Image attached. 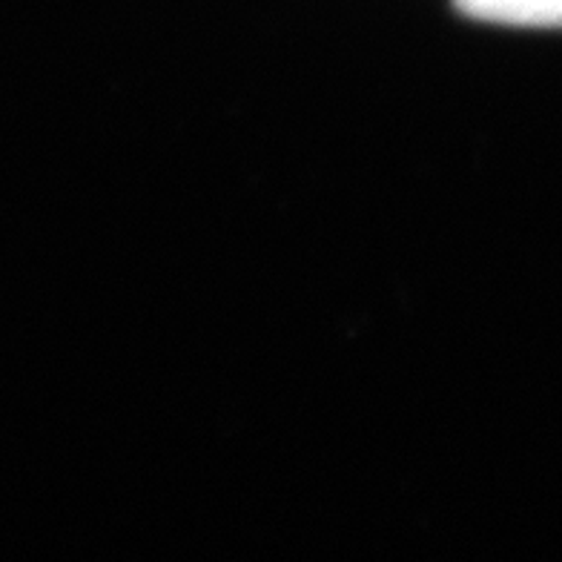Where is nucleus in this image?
<instances>
[{"label":"nucleus","mask_w":562,"mask_h":562,"mask_svg":"<svg viewBox=\"0 0 562 562\" xmlns=\"http://www.w3.org/2000/svg\"><path fill=\"white\" fill-rule=\"evenodd\" d=\"M471 18L519 26H562V0H457Z\"/></svg>","instance_id":"f257e3e1"}]
</instances>
